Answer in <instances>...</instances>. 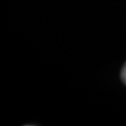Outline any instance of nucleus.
<instances>
[{
  "mask_svg": "<svg viewBox=\"0 0 126 126\" xmlns=\"http://www.w3.org/2000/svg\"><path fill=\"white\" fill-rule=\"evenodd\" d=\"M121 79H122V81H123L124 83L126 84V63H125V65L123 66V68H122V72H121Z\"/></svg>",
  "mask_w": 126,
  "mask_h": 126,
  "instance_id": "f257e3e1",
  "label": "nucleus"
}]
</instances>
